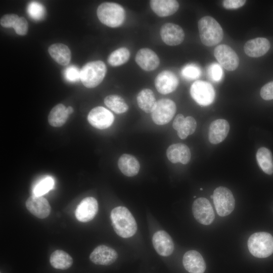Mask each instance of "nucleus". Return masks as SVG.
<instances>
[{
  "mask_svg": "<svg viewBox=\"0 0 273 273\" xmlns=\"http://www.w3.org/2000/svg\"><path fill=\"white\" fill-rule=\"evenodd\" d=\"M110 218L115 232L120 237L129 238L136 233V221L127 208L124 206L114 208L111 212Z\"/></svg>",
  "mask_w": 273,
  "mask_h": 273,
  "instance_id": "nucleus-1",
  "label": "nucleus"
},
{
  "mask_svg": "<svg viewBox=\"0 0 273 273\" xmlns=\"http://www.w3.org/2000/svg\"><path fill=\"white\" fill-rule=\"evenodd\" d=\"M199 35L202 43L206 46H214L220 42L223 36L220 25L213 17L205 16L198 22Z\"/></svg>",
  "mask_w": 273,
  "mask_h": 273,
  "instance_id": "nucleus-2",
  "label": "nucleus"
},
{
  "mask_svg": "<svg viewBox=\"0 0 273 273\" xmlns=\"http://www.w3.org/2000/svg\"><path fill=\"white\" fill-rule=\"evenodd\" d=\"M97 15L101 22L112 28L121 26L125 18V12L120 5L111 2H105L98 8Z\"/></svg>",
  "mask_w": 273,
  "mask_h": 273,
  "instance_id": "nucleus-3",
  "label": "nucleus"
},
{
  "mask_svg": "<svg viewBox=\"0 0 273 273\" xmlns=\"http://www.w3.org/2000/svg\"><path fill=\"white\" fill-rule=\"evenodd\" d=\"M248 248L252 255L257 258H266L273 253V237L266 232H257L248 239Z\"/></svg>",
  "mask_w": 273,
  "mask_h": 273,
  "instance_id": "nucleus-4",
  "label": "nucleus"
},
{
  "mask_svg": "<svg viewBox=\"0 0 273 273\" xmlns=\"http://www.w3.org/2000/svg\"><path fill=\"white\" fill-rule=\"evenodd\" d=\"M107 72L105 63L100 60L89 62L80 70V80L87 88H94L103 81Z\"/></svg>",
  "mask_w": 273,
  "mask_h": 273,
  "instance_id": "nucleus-5",
  "label": "nucleus"
},
{
  "mask_svg": "<svg viewBox=\"0 0 273 273\" xmlns=\"http://www.w3.org/2000/svg\"><path fill=\"white\" fill-rule=\"evenodd\" d=\"M213 203L217 214L222 217L231 214L235 208V201L232 192L224 187H219L213 192Z\"/></svg>",
  "mask_w": 273,
  "mask_h": 273,
  "instance_id": "nucleus-6",
  "label": "nucleus"
},
{
  "mask_svg": "<svg viewBox=\"0 0 273 273\" xmlns=\"http://www.w3.org/2000/svg\"><path fill=\"white\" fill-rule=\"evenodd\" d=\"M175 103L168 99H162L157 101L151 113L154 122L157 125H164L172 119L176 112Z\"/></svg>",
  "mask_w": 273,
  "mask_h": 273,
  "instance_id": "nucleus-7",
  "label": "nucleus"
},
{
  "mask_svg": "<svg viewBox=\"0 0 273 273\" xmlns=\"http://www.w3.org/2000/svg\"><path fill=\"white\" fill-rule=\"evenodd\" d=\"M190 94L194 100L201 106L211 104L215 98V90L209 82L197 80L191 86Z\"/></svg>",
  "mask_w": 273,
  "mask_h": 273,
  "instance_id": "nucleus-8",
  "label": "nucleus"
},
{
  "mask_svg": "<svg viewBox=\"0 0 273 273\" xmlns=\"http://www.w3.org/2000/svg\"><path fill=\"white\" fill-rule=\"evenodd\" d=\"M192 212L196 220L204 225L210 224L214 219V212L208 199L200 197L192 205Z\"/></svg>",
  "mask_w": 273,
  "mask_h": 273,
  "instance_id": "nucleus-9",
  "label": "nucleus"
},
{
  "mask_svg": "<svg viewBox=\"0 0 273 273\" xmlns=\"http://www.w3.org/2000/svg\"><path fill=\"white\" fill-rule=\"evenodd\" d=\"M214 55L220 66L228 71H234L238 67L239 57L228 45L220 44L217 46L214 50Z\"/></svg>",
  "mask_w": 273,
  "mask_h": 273,
  "instance_id": "nucleus-10",
  "label": "nucleus"
},
{
  "mask_svg": "<svg viewBox=\"0 0 273 273\" xmlns=\"http://www.w3.org/2000/svg\"><path fill=\"white\" fill-rule=\"evenodd\" d=\"M87 120L94 127L104 129L109 127L112 124L114 117L106 108L98 106L90 110L87 116Z\"/></svg>",
  "mask_w": 273,
  "mask_h": 273,
  "instance_id": "nucleus-11",
  "label": "nucleus"
},
{
  "mask_svg": "<svg viewBox=\"0 0 273 273\" xmlns=\"http://www.w3.org/2000/svg\"><path fill=\"white\" fill-rule=\"evenodd\" d=\"M160 36L165 44L175 46L183 41L185 33L180 26L172 23H166L161 27Z\"/></svg>",
  "mask_w": 273,
  "mask_h": 273,
  "instance_id": "nucleus-12",
  "label": "nucleus"
},
{
  "mask_svg": "<svg viewBox=\"0 0 273 273\" xmlns=\"http://www.w3.org/2000/svg\"><path fill=\"white\" fill-rule=\"evenodd\" d=\"M178 85V79L176 75L169 70L159 73L155 79V85L157 91L163 95L174 92Z\"/></svg>",
  "mask_w": 273,
  "mask_h": 273,
  "instance_id": "nucleus-13",
  "label": "nucleus"
},
{
  "mask_svg": "<svg viewBox=\"0 0 273 273\" xmlns=\"http://www.w3.org/2000/svg\"><path fill=\"white\" fill-rule=\"evenodd\" d=\"M98 211L97 200L92 197L84 198L77 207L75 215L79 221L86 222L92 220Z\"/></svg>",
  "mask_w": 273,
  "mask_h": 273,
  "instance_id": "nucleus-14",
  "label": "nucleus"
},
{
  "mask_svg": "<svg viewBox=\"0 0 273 273\" xmlns=\"http://www.w3.org/2000/svg\"><path fill=\"white\" fill-rule=\"evenodd\" d=\"M27 210L37 218H47L50 214L51 207L48 200L42 196L32 195L26 201Z\"/></svg>",
  "mask_w": 273,
  "mask_h": 273,
  "instance_id": "nucleus-15",
  "label": "nucleus"
},
{
  "mask_svg": "<svg viewBox=\"0 0 273 273\" xmlns=\"http://www.w3.org/2000/svg\"><path fill=\"white\" fill-rule=\"evenodd\" d=\"M118 258L117 252L113 248L104 245L97 246L90 253L89 259L98 265H109Z\"/></svg>",
  "mask_w": 273,
  "mask_h": 273,
  "instance_id": "nucleus-16",
  "label": "nucleus"
},
{
  "mask_svg": "<svg viewBox=\"0 0 273 273\" xmlns=\"http://www.w3.org/2000/svg\"><path fill=\"white\" fill-rule=\"evenodd\" d=\"M152 243L156 251L161 256H168L174 250L171 237L164 231H158L152 238Z\"/></svg>",
  "mask_w": 273,
  "mask_h": 273,
  "instance_id": "nucleus-17",
  "label": "nucleus"
},
{
  "mask_svg": "<svg viewBox=\"0 0 273 273\" xmlns=\"http://www.w3.org/2000/svg\"><path fill=\"white\" fill-rule=\"evenodd\" d=\"M135 61L142 69L147 71L154 70L160 64L157 55L148 48L139 50L135 55Z\"/></svg>",
  "mask_w": 273,
  "mask_h": 273,
  "instance_id": "nucleus-18",
  "label": "nucleus"
},
{
  "mask_svg": "<svg viewBox=\"0 0 273 273\" xmlns=\"http://www.w3.org/2000/svg\"><path fill=\"white\" fill-rule=\"evenodd\" d=\"M183 264L190 273H204L206 269V264L203 257L196 250H189L185 253Z\"/></svg>",
  "mask_w": 273,
  "mask_h": 273,
  "instance_id": "nucleus-19",
  "label": "nucleus"
},
{
  "mask_svg": "<svg viewBox=\"0 0 273 273\" xmlns=\"http://www.w3.org/2000/svg\"><path fill=\"white\" fill-rule=\"evenodd\" d=\"M196 126V121L193 117L189 116L185 118L181 114L176 116L172 124V127L177 131L178 136L183 140L193 134Z\"/></svg>",
  "mask_w": 273,
  "mask_h": 273,
  "instance_id": "nucleus-20",
  "label": "nucleus"
},
{
  "mask_svg": "<svg viewBox=\"0 0 273 273\" xmlns=\"http://www.w3.org/2000/svg\"><path fill=\"white\" fill-rule=\"evenodd\" d=\"M230 130L229 122L225 119H216L211 122L209 128L208 138L212 144L222 142L227 136Z\"/></svg>",
  "mask_w": 273,
  "mask_h": 273,
  "instance_id": "nucleus-21",
  "label": "nucleus"
},
{
  "mask_svg": "<svg viewBox=\"0 0 273 273\" xmlns=\"http://www.w3.org/2000/svg\"><path fill=\"white\" fill-rule=\"evenodd\" d=\"M270 44L269 40L263 37H257L247 41L244 47L245 54L250 57L257 58L266 54Z\"/></svg>",
  "mask_w": 273,
  "mask_h": 273,
  "instance_id": "nucleus-22",
  "label": "nucleus"
},
{
  "mask_svg": "<svg viewBox=\"0 0 273 273\" xmlns=\"http://www.w3.org/2000/svg\"><path fill=\"white\" fill-rule=\"evenodd\" d=\"M166 155L171 162L173 163L180 162L183 164L189 163L191 156L189 147L181 143L170 145L167 149Z\"/></svg>",
  "mask_w": 273,
  "mask_h": 273,
  "instance_id": "nucleus-23",
  "label": "nucleus"
},
{
  "mask_svg": "<svg viewBox=\"0 0 273 273\" xmlns=\"http://www.w3.org/2000/svg\"><path fill=\"white\" fill-rule=\"evenodd\" d=\"M150 5L152 10L161 17L172 15L179 8V4L175 0H151Z\"/></svg>",
  "mask_w": 273,
  "mask_h": 273,
  "instance_id": "nucleus-24",
  "label": "nucleus"
},
{
  "mask_svg": "<svg viewBox=\"0 0 273 273\" xmlns=\"http://www.w3.org/2000/svg\"><path fill=\"white\" fill-rule=\"evenodd\" d=\"M118 166L125 175L132 177L136 175L140 168V163L133 155L124 154L118 159Z\"/></svg>",
  "mask_w": 273,
  "mask_h": 273,
  "instance_id": "nucleus-25",
  "label": "nucleus"
},
{
  "mask_svg": "<svg viewBox=\"0 0 273 273\" xmlns=\"http://www.w3.org/2000/svg\"><path fill=\"white\" fill-rule=\"evenodd\" d=\"M48 52L52 58L61 65L66 66L71 60L70 50L67 46L63 43L52 44L49 48Z\"/></svg>",
  "mask_w": 273,
  "mask_h": 273,
  "instance_id": "nucleus-26",
  "label": "nucleus"
},
{
  "mask_svg": "<svg viewBox=\"0 0 273 273\" xmlns=\"http://www.w3.org/2000/svg\"><path fill=\"white\" fill-rule=\"evenodd\" d=\"M136 101L139 107L147 113H152L156 101L153 91L149 88H144L137 95Z\"/></svg>",
  "mask_w": 273,
  "mask_h": 273,
  "instance_id": "nucleus-27",
  "label": "nucleus"
},
{
  "mask_svg": "<svg viewBox=\"0 0 273 273\" xmlns=\"http://www.w3.org/2000/svg\"><path fill=\"white\" fill-rule=\"evenodd\" d=\"M50 261L55 268L63 270L69 268L73 264L71 256L61 250L54 251L51 255Z\"/></svg>",
  "mask_w": 273,
  "mask_h": 273,
  "instance_id": "nucleus-28",
  "label": "nucleus"
},
{
  "mask_svg": "<svg viewBox=\"0 0 273 273\" xmlns=\"http://www.w3.org/2000/svg\"><path fill=\"white\" fill-rule=\"evenodd\" d=\"M67 108L62 104L55 106L50 111L48 116L49 124L54 127H60L66 122L68 117Z\"/></svg>",
  "mask_w": 273,
  "mask_h": 273,
  "instance_id": "nucleus-29",
  "label": "nucleus"
},
{
  "mask_svg": "<svg viewBox=\"0 0 273 273\" xmlns=\"http://www.w3.org/2000/svg\"><path fill=\"white\" fill-rule=\"evenodd\" d=\"M256 159L261 169L267 174L273 173V159L271 152L265 147L259 148L256 153Z\"/></svg>",
  "mask_w": 273,
  "mask_h": 273,
  "instance_id": "nucleus-30",
  "label": "nucleus"
},
{
  "mask_svg": "<svg viewBox=\"0 0 273 273\" xmlns=\"http://www.w3.org/2000/svg\"><path fill=\"white\" fill-rule=\"evenodd\" d=\"M106 106L116 114L125 113L128 109V106L125 100L120 96L111 95L104 99Z\"/></svg>",
  "mask_w": 273,
  "mask_h": 273,
  "instance_id": "nucleus-31",
  "label": "nucleus"
},
{
  "mask_svg": "<svg viewBox=\"0 0 273 273\" xmlns=\"http://www.w3.org/2000/svg\"><path fill=\"white\" fill-rule=\"evenodd\" d=\"M130 52L125 47L120 48L112 52L108 58V63L112 66H119L128 61Z\"/></svg>",
  "mask_w": 273,
  "mask_h": 273,
  "instance_id": "nucleus-32",
  "label": "nucleus"
},
{
  "mask_svg": "<svg viewBox=\"0 0 273 273\" xmlns=\"http://www.w3.org/2000/svg\"><path fill=\"white\" fill-rule=\"evenodd\" d=\"M54 186V179L50 176H47L40 179L34 186L33 195L42 196L52 190Z\"/></svg>",
  "mask_w": 273,
  "mask_h": 273,
  "instance_id": "nucleus-33",
  "label": "nucleus"
},
{
  "mask_svg": "<svg viewBox=\"0 0 273 273\" xmlns=\"http://www.w3.org/2000/svg\"><path fill=\"white\" fill-rule=\"evenodd\" d=\"M27 12L29 16L35 20L42 19L45 15V9L39 3L30 2L27 8Z\"/></svg>",
  "mask_w": 273,
  "mask_h": 273,
  "instance_id": "nucleus-34",
  "label": "nucleus"
},
{
  "mask_svg": "<svg viewBox=\"0 0 273 273\" xmlns=\"http://www.w3.org/2000/svg\"><path fill=\"white\" fill-rule=\"evenodd\" d=\"M181 74L185 78L193 80L198 78L200 76L201 70L196 64H190L182 68Z\"/></svg>",
  "mask_w": 273,
  "mask_h": 273,
  "instance_id": "nucleus-35",
  "label": "nucleus"
},
{
  "mask_svg": "<svg viewBox=\"0 0 273 273\" xmlns=\"http://www.w3.org/2000/svg\"><path fill=\"white\" fill-rule=\"evenodd\" d=\"M65 79L70 82H75L80 79V70L74 65L69 66L64 71Z\"/></svg>",
  "mask_w": 273,
  "mask_h": 273,
  "instance_id": "nucleus-36",
  "label": "nucleus"
},
{
  "mask_svg": "<svg viewBox=\"0 0 273 273\" xmlns=\"http://www.w3.org/2000/svg\"><path fill=\"white\" fill-rule=\"evenodd\" d=\"M210 78L215 81H219L222 77L223 71L220 64L213 63L210 65L208 70Z\"/></svg>",
  "mask_w": 273,
  "mask_h": 273,
  "instance_id": "nucleus-37",
  "label": "nucleus"
},
{
  "mask_svg": "<svg viewBox=\"0 0 273 273\" xmlns=\"http://www.w3.org/2000/svg\"><path fill=\"white\" fill-rule=\"evenodd\" d=\"M19 17L16 14H7L3 16L0 20L1 26L5 28H14Z\"/></svg>",
  "mask_w": 273,
  "mask_h": 273,
  "instance_id": "nucleus-38",
  "label": "nucleus"
},
{
  "mask_svg": "<svg viewBox=\"0 0 273 273\" xmlns=\"http://www.w3.org/2000/svg\"><path fill=\"white\" fill-rule=\"evenodd\" d=\"M13 28L17 34L25 35L28 28V24L26 19L22 17H19Z\"/></svg>",
  "mask_w": 273,
  "mask_h": 273,
  "instance_id": "nucleus-39",
  "label": "nucleus"
},
{
  "mask_svg": "<svg viewBox=\"0 0 273 273\" xmlns=\"http://www.w3.org/2000/svg\"><path fill=\"white\" fill-rule=\"evenodd\" d=\"M260 94L261 98L265 100L273 99V81L263 85L261 88Z\"/></svg>",
  "mask_w": 273,
  "mask_h": 273,
  "instance_id": "nucleus-40",
  "label": "nucleus"
},
{
  "mask_svg": "<svg viewBox=\"0 0 273 273\" xmlns=\"http://www.w3.org/2000/svg\"><path fill=\"white\" fill-rule=\"evenodd\" d=\"M246 3L245 0H225L222 2L223 7L227 9H238Z\"/></svg>",
  "mask_w": 273,
  "mask_h": 273,
  "instance_id": "nucleus-41",
  "label": "nucleus"
},
{
  "mask_svg": "<svg viewBox=\"0 0 273 273\" xmlns=\"http://www.w3.org/2000/svg\"><path fill=\"white\" fill-rule=\"evenodd\" d=\"M67 111L68 114L69 115L73 112V109L72 107L69 106L67 108Z\"/></svg>",
  "mask_w": 273,
  "mask_h": 273,
  "instance_id": "nucleus-42",
  "label": "nucleus"
},
{
  "mask_svg": "<svg viewBox=\"0 0 273 273\" xmlns=\"http://www.w3.org/2000/svg\"><path fill=\"white\" fill-rule=\"evenodd\" d=\"M203 189L202 188L200 189V190H202Z\"/></svg>",
  "mask_w": 273,
  "mask_h": 273,
  "instance_id": "nucleus-43",
  "label": "nucleus"
}]
</instances>
